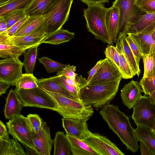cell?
<instances>
[{
	"instance_id": "cell-39",
	"label": "cell",
	"mask_w": 155,
	"mask_h": 155,
	"mask_svg": "<svg viewBox=\"0 0 155 155\" xmlns=\"http://www.w3.org/2000/svg\"><path fill=\"white\" fill-rule=\"evenodd\" d=\"M27 118L32 132L37 134L42 127L43 121L36 114H29L27 115Z\"/></svg>"
},
{
	"instance_id": "cell-14",
	"label": "cell",
	"mask_w": 155,
	"mask_h": 155,
	"mask_svg": "<svg viewBox=\"0 0 155 155\" xmlns=\"http://www.w3.org/2000/svg\"><path fill=\"white\" fill-rule=\"evenodd\" d=\"M32 138L35 146L40 155H50L53 140L51 139L49 127L43 121L42 127L37 134L32 132Z\"/></svg>"
},
{
	"instance_id": "cell-4",
	"label": "cell",
	"mask_w": 155,
	"mask_h": 155,
	"mask_svg": "<svg viewBox=\"0 0 155 155\" xmlns=\"http://www.w3.org/2000/svg\"><path fill=\"white\" fill-rule=\"evenodd\" d=\"M87 6V8L84 9L83 16L88 31L93 35L96 39L109 45L112 44L106 23V15L108 8L102 3Z\"/></svg>"
},
{
	"instance_id": "cell-22",
	"label": "cell",
	"mask_w": 155,
	"mask_h": 155,
	"mask_svg": "<svg viewBox=\"0 0 155 155\" xmlns=\"http://www.w3.org/2000/svg\"><path fill=\"white\" fill-rule=\"evenodd\" d=\"M119 20V9L113 5L108 8L106 15V23L112 43H116L118 38Z\"/></svg>"
},
{
	"instance_id": "cell-34",
	"label": "cell",
	"mask_w": 155,
	"mask_h": 155,
	"mask_svg": "<svg viewBox=\"0 0 155 155\" xmlns=\"http://www.w3.org/2000/svg\"><path fill=\"white\" fill-rule=\"evenodd\" d=\"M154 54H147L142 56L144 68L143 78L155 76Z\"/></svg>"
},
{
	"instance_id": "cell-47",
	"label": "cell",
	"mask_w": 155,
	"mask_h": 155,
	"mask_svg": "<svg viewBox=\"0 0 155 155\" xmlns=\"http://www.w3.org/2000/svg\"><path fill=\"white\" fill-rule=\"evenodd\" d=\"M6 126L1 120L0 121V139H5L9 137Z\"/></svg>"
},
{
	"instance_id": "cell-57",
	"label": "cell",
	"mask_w": 155,
	"mask_h": 155,
	"mask_svg": "<svg viewBox=\"0 0 155 155\" xmlns=\"http://www.w3.org/2000/svg\"><path fill=\"white\" fill-rule=\"evenodd\" d=\"M154 60H155V53L154 54Z\"/></svg>"
},
{
	"instance_id": "cell-21",
	"label": "cell",
	"mask_w": 155,
	"mask_h": 155,
	"mask_svg": "<svg viewBox=\"0 0 155 155\" xmlns=\"http://www.w3.org/2000/svg\"><path fill=\"white\" fill-rule=\"evenodd\" d=\"M22 106L21 100L15 90L11 89L6 99L4 109L5 119H11L20 114Z\"/></svg>"
},
{
	"instance_id": "cell-6",
	"label": "cell",
	"mask_w": 155,
	"mask_h": 155,
	"mask_svg": "<svg viewBox=\"0 0 155 155\" xmlns=\"http://www.w3.org/2000/svg\"><path fill=\"white\" fill-rule=\"evenodd\" d=\"M23 107H37L53 110L56 103L51 96L39 86L30 89H15Z\"/></svg>"
},
{
	"instance_id": "cell-45",
	"label": "cell",
	"mask_w": 155,
	"mask_h": 155,
	"mask_svg": "<svg viewBox=\"0 0 155 155\" xmlns=\"http://www.w3.org/2000/svg\"><path fill=\"white\" fill-rule=\"evenodd\" d=\"M140 142V145L139 147L141 155H155V153L146 144L142 141Z\"/></svg>"
},
{
	"instance_id": "cell-28",
	"label": "cell",
	"mask_w": 155,
	"mask_h": 155,
	"mask_svg": "<svg viewBox=\"0 0 155 155\" xmlns=\"http://www.w3.org/2000/svg\"><path fill=\"white\" fill-rule=\"evenodd\" d=\"M74 36L75 34L74 32L61 28L47 36L41 43L58 45L71 41L74 38Z\"/></svg>"
},
{
	"instance_id": "cell-26",
	"label": "cell",
	"mask_w": 155,
	"mask_h": 155,
	"mask_svg": "<svg viewBox=\"0 0 155 155\" xmlns=\"http://www.w3.org/2000/svg\"><path fill=\"white\" fill-rule=\"evenodd\" d=\"M70 143L72 155H98L83 140L66 134Z\"/></svg>"
},
{
	"instance_id": "cell-17",
	"label": "cell",
	"mask_w": 155,
	"mask_h": 155,
	"mask_svg": "<svg viewBox=\"0 0 155 155\" xmlns=\"http://www.w3.org/2000/svg\"><path fill=\"white\" fill-rule=\"evenodd\" d=\"M142 90L139 83L133 80L125 84L121 91L120 96L123 104L129 109L133 108L142 96Z\"/></svg>"
},
{
	"instance_id": "cell-9",
	"label": "cell",
	"mask_w": 155,
	"mask_h": 155,
	"mask_svg": "<svg viewBox=\"0 0 155 155\" xmlns=\"http://www.w3.org/2000/svg\"><path fill=\"white\" fill-rule=\"evenodd\" d=\"M133 109L131 118L135 124L150 128L155 119V103L145 94L139 98Z\"/></svg>"
},
{
	"instance_id": "cell-19",
	"label": "cell",
	"mask_w": 155,
	"mask_h": 155,
	"mask_svg": "<svg viewBox=\"0 0 155 155\" xmlns=\"http://www.w3.org/2000/svg\"><path fill=\"white\" fill-rule=\"evenodd\" d=\"M37 83L39 86L46 91L76 98L64 87L60 75H57L49 78L37 79Z\"/></svg>"
},
{
	"instance_id": "cell-20",
	"label": "cell",
	"mask_w": 155,
	"mask_h": 155,
	"mask_svg": "<svg viewBox=\"0 0 155 155\" xmlns=\"http://www.w3.org/2000/svg\"><path fill=\"white\" fill-rule=\"evenodd\" d=\"M26 50L14 45L10 40L7 32L0 33V57L1 58H19Z\"/></svg>"
},
{
	"instance_id": "cell-8",
	"label": "cell",
	"mask_w": 155,
	"mask_h": 155,
	"mask_svg": "<svg viewBox=\"0 0 155 155\" xmlns=\"http://www.w3.org/2000/svg\"><path fill=\"white\" fill-rule=\"evenodd\" d=\"M9 133L13 138L20 142L24 147L33 149L39 155L32 138V132L28 123L27 117L20 114L9 120L6 123Z\"/></svg>"
},
{
	"instance_id": "cell-1",
	"label": "cell",
	"mask_w": 155,
	"mask_h": 155,
	"mask_svg": "<svg viewBox=\"0 0 155 155\" xmlns=\"http://www.w3.org/2000/svg\"><path fill=\"white\" fill-rule=\"evenodd\" d=\"M99 113L109 128L118 137L127 149L134 153L138 150V141L135 129L129 119L117 106L109 104L102 108Z\"/></svg>"
},
{
	"instance_id": "cell-38",
	"label": "cell",
	"mask_w": 155,
	"mask_h": 155,
	"mask_svg": "<svg viewBox=\"0 0 155 155\" xmlns=\"http://www.w3.org/2000/svg\"><path fill=\"white\" fill-rule=\"evenodd\" d=\"M139 83L142 92L145 95L149 96L155 90V76L142 78Z\"/></svg>"
},
{
	"instance_id": "cell-18",
	"label": "cell",
	"mask_w": 155,
	"mask_h": 155,
	"mask_svg": "<svg viewBox=\"0 0 155 155\" xmlns=\"http://www.w3.org/2000/svg\"><path fill=\"white\" fill-rule=\"evenodd\" d=\"M127 36L125 33H120L116 42V47L123 53L135 75L139 77L141 73L139 64L129 46Z\"/></svg>"
},
{
	"instance_id": "cell-50",
	"label": "cell",
	"mask_w": 155,
	"mask_h": 155,
	"mask_svg": "<svg viewBox=\"0 0 155 155\" xmlns=\"http://www.w3.org/2000/svg\"><path fill=\"white\" fill-rule=\"evenodd\" d=\"M9 84L0 81V95L1 96L6 93L7 89L11 86Z\"/></svg>"
},
{
	"instance_id": "cell-13",
	"label": "cell",
	"mask_w": 155,
	"mask_h": 155,
	"mask_svg": "<svg viewBox=\"0 0 155 155\" xmlns=\"http://www.w3.org/2000/svg\"><path fill=\"white\" fill-rule=\"evenodd\" d=\"M47 35L43 23L30 34L22 37H9L15 45L21 48L28 49L36 45H39Z\"/></svg>"
},
{
	"instance_id": "cell-53",
	"label": "cell",
	"mask_w": 155,
	"mask_h": 155,
	"mask_svg": "<svg viewBox=\"0 0 155 155\" xmlns=\"http://www.w3.org/2000/svg\"><path fill=\"white\" fill-rule=\"evenodd\" d=\"M12 0H0V6L9 2Z\"/></svg>"
},
{
	"instance_id": "cell-51",
	"label": "cell",
	"mask_w": 155,
	"mask_h": 155,
	"mask_svg": "<svg viewBox=\"0 0 155 155\" xmlns=\"http://www.w3.org/2000/svg\"><path fill=\"white\" fill-rule=\"evenodd\" d=\"M27 152V155H39V154L32 149L27 147L24 146Z\"/></svg>"
},
{
	"instance_id": "cell-3",
	"label": "cell",
	"mask_w": 155,
	"mask_h": 155,
	"mask_svg": "<svg viewBox=\"0 0 155 155\" xmlns=\"http://www.w3.org/2000/svg\"><path fill=\"white\" fill-rule=\"evenodd\" d=\"M46 91L57 104V107L53 110L64 118L87 121L93 114V107L84 103L79 98Z\"/></svg>"
},
{
	"instance_id": "cell-46",
	"label": "cell",
	"mask_w": 155,
	"mask_h": 155,
	"mask_svg": "<svg viewBox=\"0 0 155 155\" xmlns=\"http://www.w3.org/2000/svg\"><path fill=\"white\" fill-rule=\"evenodd\" d=\"M103 59L100 60L95 65L91 68L89 71L88 76L87 79V84L91 79L93 77L94 75L100 65L103 61Z\"/></svg>"
},
{
	"instance_id": "cell-12",
	"label": "cell",
	"mask_w": 155,
	"mask_h": 155,
	"mask_svg": "<svg viewBox=\"0 0 155 155\" xmlns=\"http://www.w3.org/2000/svg\"><path fill=\"white\" fill-rule=\"evenodd\" d=\"M123 78L122 74L110 59H103L96 72L87 84H93L116 81Z\"/></svg>"
},
{
	"instance_id": "cell-36",
	"label": "cell",
	"mask_w": 155,
	"mask_h": 155,
	"mask_svg": "<svg viewBox=\"0 0 155 155\" xmlns=\"http://www.w3.org/2000/svg\"><path fill=\"white\" fill-rule=\"evenodd\" d=\"M26 16L25 10L21 9L11 12L2 17L6 23L8 29Z\"/></svg>"
},
{
	"instance_id": "cell-23",
	"label": "cell",
	"mask_w": 155,
	"mask_h": 155,
	"mask_svg": "<svg viewBox=\"0 0 155 155\" xmlns=\"http://www.w3.org/2000/svg\"><path fill=\"white\" fill-rule=\"evenodd\" d=\"M155 30V12L147 13L131 25L127 33H137Z\"/></svg>"
},
{
	"instance_id": "cell-49",
	"label": "cell",
	"mask_w": 155,
	"mask_h": 155,
	"mask_svg": "<svg viewBox=\"0 0 155 155\" xmlns=\"http://www.w3.org/2000/svg\"><path fill=\"white\" fill-rule=\"evenodd\" d=\"M6 23L3 17H0V33L7 32Z\"/></svg>"
},
{
	"instance_id": "cell-56",
	"label": "cell",
	"mask_w": 155,
	"mask_h": 155,
	"mask_svg": "<svg viewBox=\"0 0 155 155\" xmlns=\"http://www.w3.org/2000/svg\"><path fill=\"white\" fill-rule=\"evenodd\" d=\"M142 0H136V4L138 6L140 2Z\"/></svg>"
},
{
	"instance_id": "cell-24",
	"label": "cell",
	"mask_w": 155,
	"mask_h": 155,
	"mask_svg": "<svg viewBox=\"0 0 155 155\" xmlns=\"http://www.w3.org/2000/svg\"><path fill=\"white\" fill-rule=\"evenodd\" d=\"M0 155H26L23 147L14 138L0 139Z\"/></svg>"
},
{
	"instance_id": "cell-55",
	"label": "cell",
	"mask_w": 155,
	"mask_h": 155,
	"mask_svg": "<svg viewBox=\"0 0 155 155\" xmlns=\"http://www.w3.org/2000/svg\"><path fill=\"white\" fill-rule=\"evenodd\" d=\"M152 37L153 39L155 41V30L152 33Z\"/></svg>"
},
{
	"instance_id": "cell-29",
	"label": "cell",
	"mask_w": 155,
	"mask_h": 155,
	"mask_svg": "<svg viewBox=\"0 0 155 155\" xmlns=\"http://www.w3.org/2000/svg\"><path fill=\"white\" fill-rule=\"evenodd\" d=\"M135 132L137 141L143 142L155 153V134L150 128L137 125Z\"/></svg>"
},
{
	"instance_id": "cell-32",
	"label": "cell",
	"mask_w": 155,
	"mask_h": 155,
	"mask_svg": "<svg viewBox=\"0 0 155 155\" xmlns=\"http://www.w3.org/2000/svg\"><path fill=\"white\" fill-rule=\"evenodd\" d=\"M39 45L30 48L24 54V66L26 73L33 74L35 64L37 53V48Z\"/></svg>"
},
{
	"instance_id": "cell-25",
	"label": "cell",
	"mask_w": 155,
	"mask_h": 155,
	"mask_svg": "<svg viewBox=\"0 0 155 155\" xmlns=\"http://www.w3.org/2000/svg\"><path fill=\"white\" fill-rule=\"evenodd\" d=\"M54 155H71V147L69 141L64 132L57 131L53 140Z\"/></svg>"
},
{
	"instance_id": "cell-41",
	"label": "cell",
	"mask_w": 155,
	"mask_h": 155,
	"mask_svg": "<svg viewBox=\"0 0 155 155\" xmlns=\"http://www.w3.org/2000/svg\"><path fill=\"white\" fill-rule=\"evenodd\" d=\"M76 67L72 65L67 64L64 68L60 71L57 73V75L64 76L69 78L75 81L77 75L75 73Z\"/></svg>"
},
{
	"instance_id": "cell-2",
	"label": "cell",
	"mask_w": 155,
	"mask_h": 155,
	"mask_svg": "<svg viewBox=\"0 0 155 155\" xmlns=\"http://www.w3.org/2000/svg\"><path fill=\"white\" fill-rule=\"evenodd\" d=\"M121 80L116 81L86 85L79 91V99L96 110L110 104L116 94Z\"/></svg>"
},
{
	"instance_id": "cell-7",
	"label": "cell",
	"mask_w": 155,
	"mask_h": 155,
	"mask_svg": "<svg viewBox=\"0 0 155 155\" xmlns=\"http://www.w3.org/2000/svg\"><path fill=\"white\" fill-rule=\"evenodd\" d=\"M136 0H115L113 5L118 7L119 20L118 37L120 33L126 34L128 29L147 13L136 4Z\"/></svg>"
},
{
	"instance_id": "cell-27",
	"label": "cell",
	"mask_w": 155,
	"mask_h": 155,
	"mask_svg": "<svg viewBox=\"0 0 155 155\" xmlns=\"http://www.w3.org/2000/svg\"><path fill=\"white\" fill-rule=\"evenodd\" d=\"M45 16L29 17L13 37H22L29 35L43 23Z\"/></svg>"
},
{
	"instance_id": "cell-43",
	"label": "cell",
	"mask_w": 155,
	"mask_h": 155,
	"mask_svg": "<svg viewBox=\"0 0 155 155\" xmlns=\"http://www.w3.org/2000/svg\"><path fill=\"white\" fill-rule=\"evenodd\" d=\"M127 39L131 49L135 57L136 61L139 64L140 60L142 58L140 51L136 44L133 41L130 36L127 35Z\"/></svg>"
},
{
	"instance_id": "cell-5",
	"label": "cell",
	"mask_w": 155,
	"mask_h": 155,
	"mask_svg": "<svg viewBox=\"0 0 155 155\" xmlns=\"http://www.w3.org/2000/svg\"><path fill=\"white\" fill-rule=\"evenodd\" d=\"M74 0H54L44 13L43 24L49 35L61 28L68 19Z\"/></svg>"
},
{
	"instance_id": "cell-15",
	"label": "cell",
	"mask_w": 155,
	"mask_h": 155,
	"mask_svg": "<svg viewBox=\"0 0 155 155\" xmlns=\"http://www.w3.org/2000/svg\"><path fill=\"white\" fill-rule=\"evenodd\" d=\"M62 127L66 134L83 140L89 135L87 121L72 119H62Z\"/></svg>"
},
{
	"instance_id": "cell-16",
	"label": "cell",
	"mask_w": 155,
	"mask_h": 155,
	"mask_svg": "<svg viewBox=\"0 0 155 155\" xmlns=\"http://www.w3.org/2000/svg\"><path fill=\"white\" fill-rule=\"evenodd\" d=\"M154 31L126 34L136 44L142 56L145 54H154L155 53V41L152 37Z\"/></svg>"
},
{
	"instance_id": "cell-35",
	"label": "cell",
	"mask_w": 155,
	"mask_h": 155,
	"mask_svg": "<svg viewBox=\"0 0 155 155\" xmlns=\"http://www.w3.org/2000/svg\"><path fill=\"white\" fill-rule=\"evenodd\" d=\"M38 59L39 61L43 65L48 73L58 72L62 70L67 65L55 61L47 57H42Z\"/></svg>"
},
{
	"instance_id": "cell-30",
	"label": "cell",
	"mask_w": 155,
	"mask_h": 155,
	"mask_svg": "<svg viewBox=\"0 0 155 155\" xmlns=\"http://www.w3.org/2000/svg\"><path fill=\"white\" fill-rule=\"evenodd\" d=\"M54 0H33L29 6L25 10L29 17L43 16L45 11Z\"/></svg>"
},
{
	"instance_id": "cell-54",
	"label": "cell",
	"mask_w": 155,
	"mask_h": 155,
	"mask_svg": "<svg viewBox=\"0 0 155 155\" xmlns=\"http://www.w3.org/2000/svg\"><path fill=\"white\" fill-rule=\"evenodd\" d=\"M149 128L155 134V119Z\"/></svg>"
},
{
	"instance_id": "cell-37",
	"label": "cell",
	"mask_w": 155,
	"mask_h": 155,
	"mask_svg": "<svg viewBox=\"0 0 155 155\" xmlns=\"http://www.w3.org/2000/svg\"><path fill=\"white\" fill-rule=\"evenodd\" d=\"M117 49L119 55L120 71L122 75L123 78L127 79L133 78L135 74L123 53L120 50Z\"/></svg>"
},
{
	"instance_id": "cell-42",
	"label": "cell",
	"mask_w": 155,
	"mask_h": 155,
	"mask_svg": "<svg viewBox=\"0 0 155 155\" xmlns=\"http://www.w3.org/2000/svg\"><path fill=\"white\" fill-rule=\"evenodd\" d=\"M138 6L146 13L155 12V0H142Z\"/></svg>"
},
{
	"instance_id": "cell-44",
	"label": "cell",
	"mask_w": 155,
	"mask_h": 155,
	"mask_svg": "<svg viewBox=\"0 0 155 155\" xmlns=\"http://www.w3.org/2000/svg\"><path fill=\"white\" fill-rule=\"evenodd\" d=\"M29 16L27 15L7 30L8 35L9 37H13L15 33L21 27L23 24L28 19Z\"/></svg>"
},
{
	"instance_id": "cell-40",
	"label": "cell",
	"mask_w": 155,
	"mask_h": 155,
	"mask_svg": "<svg viewBox=\"0 0 155 155\" xmlns=\"http://www.w3.org/2000/svg\"><path fill=\"white\" fill-rule=\"evenodd\" d=\"M104 53L106 58L110 60L120 70L119 53L116 46L108 45Z\"/></svg>"
},
{
	"instance_id": "cell-10",
	"label": "cell",
	"mask_w": 155,
	"mask_h": 155,
	"mask_svg": "<svg viewBox=\"0 0 155 155\" xmlns=\"http://www.w3.org/2000/svg\"><path fill=\"white\" fill-rule=\"evenodd\" d=\"M83 140L98 155H124L113 143L106 137L90 132Z\"/></svg>"
},
{
	"instance_id": "cell-48",
	"label": "cell",
	"mask_w": 155,
	"mask_h": 155,
	"mask_svg": "<svg viewBox=\"0 0 155 155\" xmlns=\"http://www.w3.org/2000/svg\"><path fill=\"white\" fill-rule=\"evenodd\" d=\"M87 6L97 4L109 3V0H80Z\"/></svg>"
},
{
	"instance_id": "cell-31",
	"label": "cell",
	"mask_w": 155,
	"mask_h": 155,
	"mask_svg": "<svg viewBox=\"0 0 155 155\" xmlns=\"http://www.w3.org/2000/svg\"><path fill=\"white\" fill-rule=\"evenodd\" d=\"M33 0H12L0 6V17L11 12L18 10H25Z\"/></svg>"
},
{
	"instance_id": "cell-33",
	"label": "cell",
	"mask_w": 155,
	"mask_h": 155,
	"mask_svg": "<svg viewBox=\"0 0 155 155\" xmlns=\"http://www.w3.org/2000/svg\"><path fill=\"white\" fill-rule=\"evenodd\" d=\"M37 79L33 74H23L15 84V89H30L38 86Z\"/></svg>"
},
{
	"instance_id": "cell-11",
	"label": "cell",
	"mask_w": 155,
	"mask_h": 155,
	"mask_svg": "<svg viewBox=\"0 0 155 155\" xmlns=\"http://www.w3.org/2000/svg\"><path fill=\"white\" fill-rule=\"evenodd\" d=\"M24 64L19 58H9L0 60V81L15 85L22 74Z\"/></svg>"
},
{
	"instance_id": "cell-52",
	"label": "cell",
	"mask_w": 155,
	"mask_h": 155,
	"mask_svg": "<svg viewBox=\"0 0 155 155\" xmlns=\"http://www.w3.org/2000/svg\"><path fill=\"white\" fill-rule=\"evenodd\" d=\"M148 97L153 102L155 103V90L149 95Z\"/></svg>"
}]
</instances>
